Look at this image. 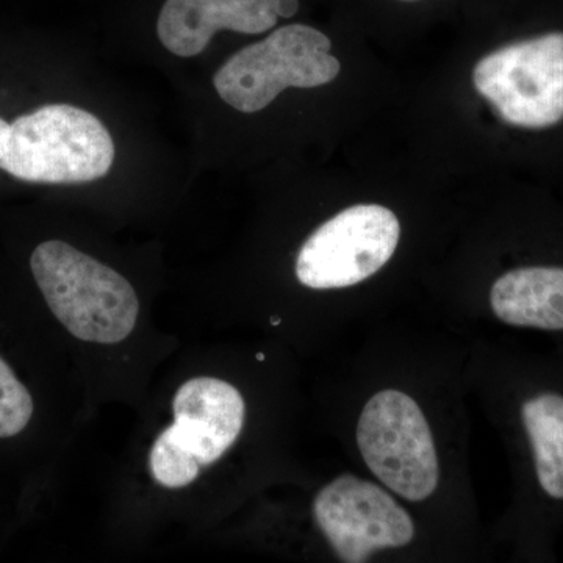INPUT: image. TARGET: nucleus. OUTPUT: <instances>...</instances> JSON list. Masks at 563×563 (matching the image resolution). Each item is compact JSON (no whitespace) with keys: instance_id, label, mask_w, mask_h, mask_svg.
<instances>
[{"instance_id":"2","label":"nucleus","mask_w":563,"mask_h":563,"mask_svg":"<svg viewBox=\"0 0 563 563\" xmlns=\"http://www.w3.org/2000/svg\"><path fill=\"white\" fill-rule=\"evenodd\" d=\"M114 144L95 114L77 107H41L9 125L0 169L31 184L73 185L110 172Z\"/></svg>"},{"instance_id":"9","label":"nucleus","mask_w":563,"mask_h":563,"mask_svg":"<svg viewBox=\"0 0 563 563\" xmlns=\"http://www.w3.org/2000/svg\"><path fill=\"white\" fill-rule=\"evenodd\" d=\"M276 0H166L157 32L177 57L201 54L220 31L257 35L277 24Z\"/></svg>"},{"instance_id":"6","label":"nucleus","mask_w":563,"mask_h":563,"mask_svg":"<svg viewBox=\"0 0 563 563\" xmlns=\"http://www.w3.org/2000/svg\"><path fill=\"white\" fill-rule=\"evenodd\" d=\"M401 225L387 207L368 203L340 211L309 236L296 276L313 290H335L369 279L398 247Z\"/></svg>"},{"instance_id":"10","label":"nucleus","mask_w":563,"mask_h":563,"mask_svg":"<svg viewBox=\"0 0 563 563\" xmlns=\"http://www.w3.org/2000/svg\"><path fill=\"white\" fill-rule=\"evenodd\" d=\"M493 313L517 328L563 331V268L514 269L493 284Z\"/></svg>"},{"instance_id":"13","label":"nucleus","mask_w":563,"mask_h":563,"mask_svg":"<svg viewBox=\"0 0 563 563\" xmlns=\"http://www.w3.org/2000/svg\"><path fill=\"white\" fill-rule=\"evenodd\" d=\"M32 415L31 393L0 357V439H10L24 431Z\"/></svg>"},{"instance_id":"4","label":"nucleus","mask_w":563,"mask_h":563,"mask_svg":"<svg viewBox=\"0 0 563 563\" xmlns=\"http://www.w3.org/2000/svg\"><path fill=\"white\" fill-rule=\"evenodd\" d=\"M357 446L374 476L407 501H424L437 490L440 470L432 431L406 393L383 390L366 402Z\"/></svg>"},{"instance_id":"17","label":"nucleus","mask_w":563,"mask_h":563,"mask_svg":"<svg viewBox=\"0 0 563 563\" xmlns=\"http://www.w3.org/2000/svg\"><path fill=\"white\" fill-rule=\"evenodd\" d=\"M257 361H261V362L265 361V355L257 354Z\"/></svg>"},{"instance_id":"5","label":"nucleus","mask_w":563,"mask_h":563,"mask_svg":"<svg viewBox=\"0 0 563 563\" xmlns=\"http://www.w3.org/2000/svg\"><path fill=\"white\" fill-rule=\"evenodd\" d=\"M476 90L518 128L543 129L563 120V32L510 44L477 63Z\"/></svg>"},{"instance_id":"12","label":"nucleus","mask_w":563,"mask_h":563,"mask_svg":"<svg viewBox=\"0 0 563 563\" xmlns=\"http://www.w3.org/2000/svg\"><path fill=\"white\" fill-rule=\"evenodd\" d=\"M152 476L166 488L190 485L201 472L198 457L177 439L172 426L155 440L150 455Z\"/></svg>"},{"instance_id":"15","label":"nucleus","mask_w":563,"mask_h":563,"mask_svg":"<svg viewBox=\"0 0 563 563\" xmlns=\"http://www.w3.org/2000/svg\"><path fill=\"white\" fill-rule=\"evenodd\" d=\"M9 125L5 121L0 118V152H2L3 141H5L7 131H9Z\"/></svg>"},{"instance_id":"11","label":"nucleus","mask_w":563,"mask_h":563,"mask_svg":"<svg viewBox=\"0 0 563 563\" xmlns=\"http://www.w3.org/2000/svg\"><path fill=\"white\" fill-rule=\"evenodd\" d=\"M521 418L540 485L551 498L563 499V396L544 393L528 399Z\"/></svg>"},{"instance_id":"16","label":"nucleus","mask_w":563,"mask_h":563,"mask_svg":"<svg viewBox=\"0 0 563 563\" xmlns=\"http://www.w3.org/2000/svg\"><path fill=\"white\" fill-rule=\"evenodd\" d=\"M272 324L273 325H279L280 324V318H272Z\"/></svg>"},{"instance_id":"14","label":"nucleus","mask_w":563,"mask_h":563,"mask_svg":"<svg viewBox=\"0 0 563 563\" xmlns=\"http://www.w3.org/2000/svg\"><path fill=\"white\" fill-rule=\"evenodd\" d=\"M299 0H276V13L280 18H291L298 13Z\"/></svg>"},{"instance_id":"7","label":"nucleus","mask_w":563,"mask_h":563,"mask_svg":"<svg viewBox=\"0 0 563 563\" xmlns=\"http://www.w3.org/2000/svg\"><path fill=\"white\" fill-rule=\"evenodd\" d=\"M321 532L346 563L368 561L380 550L406 547L415 537L412 517L379 485L343 474L313 503Z\"/></svg>"},{"instance_id":"8","label":"nucleus","mask_w":563,"mask_h":563,"mask_svg":"<svg viewBox=\"0 0 563 563\" xmlns=\"http://www.w3.org/2000/svg\"><path fill=\"white\" fill-rule=\"evenodd\" d=\"M177 439L202 466L220 461L236 442L246 406L242 393L214 377H196L181 385L173 401Z\"/></svg>"},{"instance_id":"1","label":"nucleus","mask_w":563,"mask_h":563,"mask_svg":"<svg viewBox=\"0 0 563 563\" xmlns=\"http://www.w3.org/2000/svg\"><path fill=\"white\" fill-rule=\"evenodd\" d=\"M31 268L51 312L84 342L114 344L131 335L140 302L128 279L60 240L41 243Z\"/></svg>"},{"instance_id":"3","label":"nucleus","mask_w":563,"mask_h":563,"mask_svg":"<svg viewBox=\"0 0 563 563\" xmlns=\"http://www.w3.org/2000/svg\"><path fill=\"white\" fill-rule=\"evenodd\" d=\"M331 40L309 25L277 29L268 38L236 52L214 74L222 101L243 113L268 107L285 88H314L339 76Z\"/></svg>"}]
</instances>
